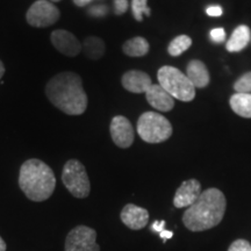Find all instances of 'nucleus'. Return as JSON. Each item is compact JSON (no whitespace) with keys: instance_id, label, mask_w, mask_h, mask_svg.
<instances>
[{"instance_id":"nucleus-1","label":"nucleus","mask_w":251,"mask_h":251,"mask_svg":"<svg viewBox=\"0 0 251 251\" xmlns=\"http://www.w3.org/2000/svg\"><path fill=\"white\" fill-rule=\"evenodd\" d=\"M50 102L68 115H80L87 108V96L83 80L75 72H61L52 77L46 86Z\"/></svg>"},{"instance_id":"nucleus-2","label":"nucleus","mask_w":251,"mask_h":251,"mask_svg":"<svg viewBox=\"0 0 251 251\" xmlns=\"http://www.w3.org/2000/svg\"><path fill=\"white\" fill-rule=\"evenodd\" d=\"M227 200L219 188L203 191L198 200L186 208L183 214V224L188 230L199 233L212 229L224 219Z\"/></svg>"},{"instance_id":"nucleus-3","label":"nucleus","mask_w":251,"mask_h":251,"mask_svg":"<svg viewBox=\"0 0 251 251\" xmlns=\"http://www.w3.org/2000/svg\"><path fill=\"white\" fill-rule=\"evenodd\" d=\"M19 186L31 201H45L55 191L56 178L54 171L40 159H28L20 168Z\"/></svg>"},{"instance_id":"nucleus-4","label":"nucleus","mask_w":251,"mask_h":251,"mask_svg":"<svg viewBox=\"0 0 251 251\" xmlns=\"http://www.w3.org/2000/svg\"><path fill=\"white\" fill-rule=\"evenodd\" d=\"M157 79L159 85L174 99L188 102L196 98V87L179 69L170 65L162 67L157 72Z\"/></svg>"},{"instance_id":"nucleus-5","label":"nucleus","mask_w":251,"mask_h":251,"mask_svg":"<svg viewBox=\"0 0 251 251\" xmlns=\"http://www.w3.org/2000/svg\"><path fill=\"white\" fill-rule=\"evenodd\" d=\"M136 130L147 143H162L172 135V125L165 117L156 112H146L137 120Z\"/></svg>"},{"instance_id":"nucleus-6","label":"nucleus","mask_w":251,"mask_h":251,"mask_svg":"<svg viewBox=\"0 0 251 251\" xmlns=\"http://www.w3.org/2000/svg\"><path fill=\"white\" fill-rule=\"evenodd\" d=\"M62 181L67 190L75 198L89 197L91 192V184L85 166L77 159H70L65 163L62 172Z\"/></svg>"},{"instance_id":"nucleus-7","label":"nucleus","mask_w":251,"mask_h":251,"mask_svg":"<svg viewBox=\"0 0 251 251\" xmlns=\"http://www.w3.org/2000/svg\"><path fill=\"white\" fill-rule=\"evenodd\" d=\"M59 9L48 0H37L26 13V20L31 27L46 28L56 24L59 19Z\"/></svg>"},{"instance_id":"nucleus-8","label":"nucleus","mask_w":251,"mask_h":251,"mask_svg":"<svg viewBox=\"0 0 251 251\" xmlns=\"http://www.w3.org/2000/svg\"><path fill=\"white\" fill-rule=\"evenodd\" d=\"M65 251H100L97 231L86 226H77L68 234Z\"/></svg>"},{"instance_id":"nucleus-9","label":"nucleus","mask_w":251,"mask_h":251,"mask_svg":"<svg viewBox=\"0 0 251 251\" xmlns=\"http://www.w3.org/2000/svg\"><path fill=\"white\" fill-rule=\"evenodd\" d=\"M109 131H111L113 142L117 144L119 148L127 149L134 142L135 133L133 126L127 118L122 115H117L113 118L109 126Z\"/></svg>"},{"instance_id":"nucleus-10","label":"nucleus","mask_w":251,"mask_h":251,"mask_svg":"<svg viewBox=\"0 0 251 251\" xmlns=\"http://www.w3.org/2000/svg\"><path fill=\"white\" fill-rule=\"evenodd\" d=\"M51 43L61 54L75 57L83 49V46L78 39L70 31L64 29H57L51 33Z\"/></svg>"},{"instance_id":"nucleus-11","label":"nucleus","mask_w":251,"mask_h":251,"mask_svg":"<svg viewBox=\"0 0 251 251\" xmlns=\"http://www.w3.org/2000/svg\"><path fill=\"white\" fill-rule=\"evenodd\" d=\"M201 194V184L197 179H188L181 183L176 191L174 205L177 208H188Z\"/></svg>"},{"instance_id":"nucleus-12","label":"nucleus","mask_w":251,"mask_h":251,"mask_svg":"<svg viewBox=\"0 0 251 251\" xmlns=\"http://www.w3.org/2000/svg\"><path fill=\"white\" fill-rule=\"evenodd\" d=\"M120 218L124 225L131 230H140L148 225L149 212L134 203H128L121 211Z\"/></svg>"},{"instance_id":"nucleus-13","label":"nucleus","mask_w":251,"mask_h":251,"mask_svg":"<svg viewBox=\"0 0 251 251\" xmlns=\"http://www.w3.org/2000/svg\"><path fill=\"white\" fill-rule=\"evenodd\" d=\"M122 86L131 93H146L152 85L151 78L146 72L129 70L122 76Z\"/></svg>"},{"instance_id":"nucleus-14","label":"nucleus","mask_w":251,"mask_h":251,"mask_svg":"<svg viewBox=\"0 0 251 251\" xmlns=\"http://www.w3.org/2000/svg\"><path fill=\"white\" fill-rule=\"evenodd\" d=\"M146 98L159 112H170L175 107V99L159 84H152L146 92Z\"/></svg>"},{"instance_id":"nucleus-15","label":"nucleus","mask_w":251,"mask_h":251,"mask_svg":"<svg viewBox=\"0 0 251 251\" xmlns=\"http://www.w3.org/2000/svg\"><path fill=\"white\" fill-rule=\"evenodd\" d=\"M186 76L196 89H205L211 81L208 69L205 63L199 59H193L187 64Z\"/></svg>"},{"instance_id":"nucleus-16","label":"nucleus","mask_w":251,"mask_h":251,"mask_svg":"<svg viewBox=\"0 0 251 251\" xmlns=\"http://www.w3.org/2000/svg\"><path fill=\"white\" fill-rule=\"evenodd\" d=\"M251 41V30L246 25H241L235 28V30L231 34L230 39L228 40L226 48L230 52H238L243 50L249 45Z\"/></svg>"},{"instance_id":"nucleus-17","label":"nucleus","mask_w":251,"mask_h":251,"mask_svg":"<svg viewBox=\"0 0 251 251\" xmlns=\"http://www.w3.org/2000/svg\"><path fill=\"white\" fill-rule=\"evenodd\" d=\"M229 105L240 117L251 119V93H235L229 99Z\"/></svg>"},{"instance_id":"nucleus-18","label":"nucleus","mask_w":251,"mask_h":251,"mask_svg":"<svg viewBox=\"0 0 251 251\" xmlns=\"http://www.w3.org/2000/svg\"><path fill=\"white\" fill-rule=\"evenodd\" d=\"M149 42L142 36H136L126 41L122 46V50L129 57H142L149 52Z\"/></svg>"},{"instance_id":"nucleus-19","label":"nucleus","mask_w":251,"mask_h":251,"mask_svg":"<svg viewBox=\"0 0 251 251\" xmlns=\"http://www.w3.org/2000/svg\"><path fill=\"white\" fill-rule=\"evenodd\" d=\"M83 52L91 61H98L105 54V42L97 36L86 37L83 42Z\"/></svg>"},{"instance_id":"nucleus-20","label":"nucleus","mask_w":251,"mask_h":251,"mask_svg":"<svg viewBox=\"0 0 251 251\" xmlns=\"http://www.w3.org/2000/svg\"><path fill=\"white\" fill-rule=\"evenodd\" d=\"M192 46V39L187 35H179L175 37L168 47V52L174 57L180 56L184 51Z\"/></svg>"},{"instance_id":"nucleus-21","label":"nucleus","mask_w":251,"mask_h":251,"mask_svg":"<svg viewBox=\"0 0 251 251\" xmlns=\"http://www.w3.org/2000/svg\"><path fill=\"white\" fill-rule=\"evenodd\" d=\"M147 2H148V0H131V11H133L135 20L139 21V23L143 20V14L149 17L151 13Z\"/></svg>"},{"instance_id":"nucleus-22","label":"nucleus","mask_w":251,"mask_h":251,"mask_svg":"<svg viewBox=\"0 0 251 251\" xmlns=\"http://www.w3.org/2000/svg\"><path fill=\"white\" fill-rule=\"evenodd\" d=\"M234 90L236 93H251V71L242 75L235 81Z\"/></svg>"},{"instance_id":"nucleus-23","label":"nucleus","mask_w":251,"mask_h":251,"mask_svg":"<svg viewBox=\"0 0 251 251\" xmlns=\"http://www.w3.org/2000/svg\"><path fill=\"white\" fill-rule=\"evenodd\" d=\"M228 251H251V244L247 240L238 238L229 246Z\"/></svg>"},{"instance_id":"nucleus-24","label":"nucleus","mask_w":251,"mask_h":251,"mask_svg":"<svg viewBox=\"0 0 251 251\" xmlns=\"http://www.w3.org/2000/svg\"><path fill=\"white\" fill-rule=\"evenodd\" d=\"M129 4L128 0H114V13L115 15H122L128 11Z\"/></svg>"},{"instance_id":"nucleus-25","label":"nucleus","mask_w":251,"mask_h":251,"mask_svg":"<svg viewBox=\"0 0 251 251\" xmlns=\"http://www.w3.org/2000/svg\"><path fill=\"white\" fill-rule=\"evenodd\" d=\"M211 39L216 43H221L226 40V30L224 28H215L211 31Z\"/></svg>"},{"instance_id":"nucleus-26","label":"nucleus","mask_w":251,"mask_h":251,"mask_svg":"<svg viewBox=\"0 0 251 251\" xmlns=\"http://www.w3.org/2000/svg\"><path fill=\"white\" fill-rule=\"evenodd\" d=\"M90 13L93 15V17H103L106 13H107V8H106V6H100V5H97L94 6L90 9Z\"/></svg>"},{"instance_id":"nucleus-27","label":"nucleus","mask_w":251,"mask_h":251,"mask_svg":"<svg viewBox=\"0 0 251 251\" xmlns=\"http://www.w3.org/2000/svg\"><path fill=\"white\" fill-rule=\"evenodd\" d=\"M206 13L209 17H220V15H222V13H224V11H222V8L220 6H209L206 9Z\"/></svg>"},{"instance_id":"nucleus-28","label":"nucleus","mask_w":251,"mask_h":251,"mask_svg":"<svg viewBox=\"0 0 251 251\" xmlns=\"http://www.w3.org/2000/svg\"><path fill=\"white\" fill-rule=\"evenodd\" d=\"M164 225H165L164 221H159V222L156 221L155 224L152 225V229H153V230L158 231V233H161V231L164 230V229H163V227H164Z\"/></svg>"},{"instance_id":"nucleus-29","label":"nucleus","mask_w":251,"mask_h":251,"mask_svg":"<svg viewBox=\"0 0 251 251\" xmlns=\"http://www.w3.org/2000/svg\"><path fill=\"white\" fill-rule=\"evenodd\" d=\"M72 1H74L78 7H84V6L89 5L90 2H92L93 0H72Z\"/></svg>"},{"instance_id":"nucleus-30","label":"nucleus","mask_w":251,"mask_h":251,"mask_svg":"<svg viewBox=\"0 0 251 251\" xmlns=\"http://www.w3.org/2000/svg\"><path fill=\"white\" fill-rule=\"evenodd\" d=\"M159 235H161L162 238H164V240H166V238H171L172 237V231H169V230H163L159 233Z\"/></svg>"},{"instance_id":"nucleus-31","label":"nucleus","mask_w":251,"mask_h":251,"mask_svg":"<svg viewBox=\"0 0 251 251\" xmlns=\"http://www.w3.org/2000/svg\"><path fill=\"white\" fill-rule=\"evenodd\" d=\"M0 251H6V243L1 236H0Z\"/></svg>"},{"instance_id":"nucleus-32","label":"nucleus","mask_w":251,"mask_h":251,"mask_svg":"<svg viewBox=\"0 0 251 251\" xmlns=\"http://www.w3.org/2000/svg\"><path fill=\"white\" fill-rule=\"evenodd\" d=\"M4 74H5V67L4 64H2V62L0 61V79H1L2 76H4Z\"/></svg>"},{"instance_id":"nucleus-33","label":"nucleus","mask_w":251,"mask_h":251,"mask_svg":"<svg viewBox=\"0 0 251 251\" xmlns=\"http://www.w3.org/2000/svg\"><path fill=\"white\" fill-rule=\"evenodd\" d=\"M50 1H51L52 4H54V2H58V1H61V0H50Z\"/></svg>"}]
</instances>
